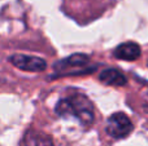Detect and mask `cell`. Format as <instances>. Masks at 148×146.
<instances>
[{"label":"cell","mask_w":148,"mask_h":146,"mask_svg":"<svg viewBox=\"0 0 148 146\" xmlns=\"http://www.w3.org/2000/svg\"><path fill=\"white\" fill-rule=\"evenodd\" d=\"M55 111L60 118L77 119L82 126L94 123V106L83 93H73L57 101Z\"/></svg>","instance_id":"cell-1"},{"label":"cell","mask_w":148,"mask_h":146,"mask_svg":"<svg viewBox=\"0 0 148 146\" xmlns=\"http://www.w3.org/2000/svg\"><path fill=\"white\" fill-rule=\"evenodd\" d=\"M90 57L82 53H75L66 58L59 61L55 65L57 75H81L90 74L94 71L95 67H88Z\"/></svg>","instance_id":"cell-2"},{"label":"cell","mask_w":148,"mask_h":146,"mask_svg":"<svg viewBox=\"0 0 148 146\" xmlns=\"http://www.w3.org/2000/svg\"><path fill=\"white\" fill-rule=\"evenodd\" d=\"M134 126L123 113H114L108 118L107 133L113 139H125L133 132Z\"/></svg>","instance_id":"cell-3"},{"label":"cell","mask_w":148,"mask_h":146,"mask_svg":"<svg viewBox=\"0 0 148 146\" xmlns=\"http://www.w3.org/2000/svg\"><path fill=\"white\" fill-rule=\"evenodd\" d=\"M9 62L22 71L40 72L47 69V64L43 58L36 56H26V54H13L9 57Z\"/></svg>","instance_id":"cell-4"},{"label":"cell","mask_w":148,"mask_h":146,"mask_svg":"<svg viewBox=\"0 0 148 146\" xmlns=\"http://www.w3.org/2000/svg\"><path fill=\"white\" fill-rule=\"evenodd\" d=\"M114 57L122 61H135L140 57V47L134 41L120 44L114 49Z\"/></svg>","instance_id":"cell-5"},{"label":"cell","mask_w":148,"mask_h":146,"mask_svg":"<svg viewBox=\"0 0 148 146\" xmlns=\"http://www.w3.org/2000/svg\"><path fill=\"white\" fill-rule=\"evenodd\" d=\"M25 146H53V141L47 133L36 129H30L23 137Z\"/></svg>","instance_id":"cell-6"},{"label":"cell","mask_w":148,"mask_h":146,"mask_svg":"<svg viewBox=\"0 0 148 146\" xmlns=\"http://www.w3.org/2000/svg\"><path fill=\"white\" fill-rule=\"evenodd\" d=\"M100 82L108 85H114V87H122L127 83L126 76L117 69H105L99 75Z\"/></svg>","instance_id":"cell-7"}]
</instances>
